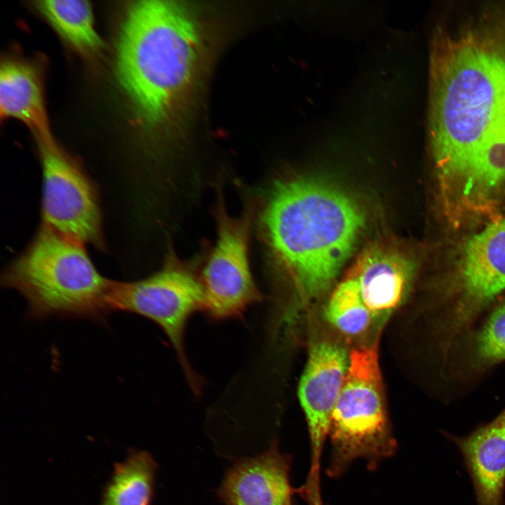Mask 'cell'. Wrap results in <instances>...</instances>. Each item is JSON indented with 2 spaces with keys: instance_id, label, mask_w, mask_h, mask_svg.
<instances>
[{
  "instance_id": "obj_1",
  "label": "cell",
  "mask_w": 505,
  "mask_h": 505,
  "mask_svg": "<svg viewBox=\"0 0 505 505\" xmlns=\"http://www.w3.org/2000/svg\"><path fill=\"white\" fill-rule=\"evenodd\" d=\"M429 137L443 215L480 221L505 202V10L437 33Z\"/></svg>"
},
{
  "instance_id": "obj_2",
  "label": "cell",
  "mask_w": 505,
  "mask_h": 505,
  "mask_svg": "<svg viewBox=\"0 0 505 505\" xmlns=\"http://www.w3.org/2000/svg\"><path fill=\"white\" fill-rule=\"evenodd\" d=\"M364 223L363 210L352 197L301 177L275 182L259 217L271 266L308 298L331 285Z\"/></svg>"
},
{
  "instance_id": "obj_3",
  "label": "cell",
  "mask_w": 505,
  "mask_h": 505,
  "mask_svg": "<svg viewBox=\"0 0 505 505\" xmlns=\"http://www.w3.org/2000/svg\"><path fill=\"white\" fill-rule=\"evenodd\" d=\"M200 49L190 12L172 1L146 0L126 12L116 50L119 81L139 119L162 123L191 83Z\"/></svg>"
},
{
  "instance_id": "obj_4",
  "label": "cell",
  "mask_w": 505,
  "mask_h": 505,
  "mask_svg": "<svg viewBox=\"0 0 505 505\" xmlns=\"http://www.w3.org/2000/svg\"><path fill=\"white\" fill-rule=\"evenodd\" d=\"M84 244L42 224L29 246L7 267L1 283L24 296L33 317L100 319L112 311V280L99 273Z\"/></svg>"
},
{
  "instance_id": "obj_5",
  "label": "cell",
  "mask_w": 505,
  "mask_h": 505,
  "mask_svg": "<svg viewBox=\"0 0 505 505\" xmlns=\"http://www.w3.org/2000/svg\"><path fill=\"white\" fill-rule=\"evenodd\" d=\"M376 343L354 349L328 433L330 477H339L357 459L370 469L395 452L385 407Z\"/></svg>"
},
{
  "instance_id": "obj_6",
  "label": "cell",
  "mask_w": 505,
  "mask_h": 505,
  "mask_svg": "<svg viewBox=\"0 0 505 505\" xmlns=\"http://www.w3.org/2000/svg\"><path fill=\"white\" fill-rule=\"evenodd\" d=\"M505 291V215L494 219L461 245L440 286L439 342L456 346L480 314Z\"/></svg>"
},
{
  "instance_id": "obj_7",
  "label": "cell",
  "mask_w": 505,
  "mask_h": 505,
  "mask_svg": "<svg viewBox=\"0 0 505 505\" xmlns=\"http://www.w3.org/2000/svg\"><path fill=\"white\" fill-rule=\"evenodd\" d=\"M109 303L112 311L134 313L156 323L174 347L192 390L199 391L201 381L184 351V333L190 316L203 309V292L200 279L174 252H169L162 267L145 278L112 281Z\"/></svg>"
},
{
  "instance_id": "obj_8",
  "label": "cell",
  "mask_w": 505,
  "mask_h": 505,
  "mask_svg": "<svg viewBox=\"0 0 505 505\" xmlns=\"http://www.w3.org/2000/svg\"><path fill=\"white\" fill-rule=\"evenodd\" d=\"M217 239L203 269L200 281L204 310L223 320L241 316L262 299L250 267L251 214L230 215L221 195L215 210Z\"/></svg>"
},
{
  "instance_id": "obj_9",
  "label": "cell",
  "mask_w": 505,
  "mask_h": 505,
  "mask_svg": "<svg viewBox=\"0 0 505 505\" xmlns=\"http://www.w3.org/2000/svg\"><path fill=\"white\" fill-rule=\"evenodd\" d=\"M38 145L43 175V224L102 248V217L95 185L53 139Z\"/></svg>"
},
{
  "instance_id": "obj_10",
  "label": "cell",
  "mask_w": 505,
  "mask_h": 505,
  "mask_svg": "<svg viewBox=\"0 0 505 505\" xmlns=\"http://www.w3.org/2000/svg\"><path fill=\"white\" fill-rule=\"evenodd\" d=\"M349 365V354L328 340L315 342L298 386V397L307 422L311 462L308 476L298 492L310 505L322 503L321 462L333 410Z\"/></svg>"
},
{
  "instance_id": "obj_11",
  "label": "cell",
  "mask_w": 505,
  "mask_h": 505,
  "mask_svg": "<svg viewBox=\"0 0 505 505\" xmlns=\"http://www.w3.org/2000/svg\"><path fill=\"white\" fill-rule=\"evenodd\" d=\"M290 462L275 443L262 454L237 462L219 489L220 500L224 505H292Z\"/></svg>"
},
{
  "instance_id": "obj_12",
  "label": "cell",
  "mask_w": 505,
  "mask_h": 505,
  "mask_svg": "<svg viewBox=\"0 0 505 505\" xmlns=\"http://www.w3.org/2000/svg\"><path fill=\"white\" fill-rule=\"evenodd\" d=\"M350 274L359 284L374 323L381 326L405 300L413 267L396 250L377 245L361 254Z\"/></svg>"
},
{
  "instance_id": "obj_13",
  "label": "cell",
  "mask_w": 505,
  "mask_h": 505,
  "mask_svg": "<svg viewBox=\"0 0 505 505\" xmlns=\"http://www.w3.org/2000/svg\"><path fill=\"white\" fill-rule=\"evenodd\" d=\"M447 436L462 454L477 505H504L505 408L466 436Z\"/></svg>"
},
{
  "instance_id": "obj_14",
  "label": "cell",
  "mask_w": 505,
  "mask_h": 505,
  "mask_svg": "<svg viewBox=\"0 0 505 505\" xmlns=\"http://www.w3.org/2000/svg\"><path fill=\"white\" fill-rule=\"evenodd\" d=\"M1 118L21 121L37 142L53 139L46 115L42 82L37 69L26 61L6 59L0 69Z\"/></svg>"
},
{
  "instance_id": "obj_15",
  "label": "cell",
  "mask_w": 505,
  "mask_h": 505,
  "mask_svg": "<svg viewBox=\"0 0 505 505\" xmlns=\"http://www.w3.org/2000/svg\"><path fill=\"white\" fill-rule=\"evenodd\" d=\"M36 7L61 37L79 53L94 55L102 49L103 43L95 30L88 1H38Z\"/></svg>"
},
{
  "instance_id": "obj_16",
  "label": "cell",
  "mask_w": 505,
  "mask_h": 505,
  "mask_svg": "<svg viewBox=\"0 0 505 505\" xmlns=\"http://www.w3.org/2000/svg\"><path fill=\"white\" fill-rule=\"evenodd\" d=\"M156 464L146 452H136L118 464L102 505H149Z\"/></svg>"
},
{
  "instance_id": "obj_17",
  "label": "cell",
  "mask_w": 505,
  "mask_h": 505,
  "mask_svg": "<svg viewBox=\"0 0 505 505\" xmlns=\"http://www.w3.org/2000/svg\"><path fill=\"white\" fill-rule=\"evenodd\" d=\"M324 314L332 326L348 336L363 333L374 322L362 297L359 284L351 274L335 289Z\"/></svg>"
},
{
  "instance_id": "obj_18",
  "label": "cell",
  "mask_w": 505,
  "mask_h": 505,
  "mask_svg": "<svg viewBox=\"0 0 505 505\" xmlns=\"http://www.w3.org/2000/svg\"><path fill=\"white\" fill-rule=\"evenodd\" d=\"M472 338L471 363L478 370L505 361V298L494 306Z\"/></svg>"
}]
</instances>
